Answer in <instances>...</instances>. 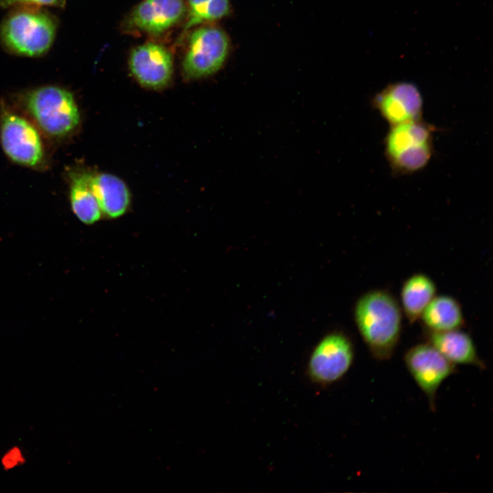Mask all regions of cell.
Instances as JSON below:
<instances>
[{
	"label": "cell",
	"instance_id": "52a82bcc",
	"mask_svg": "<svg viewBox=\"0 0 493 493\" xmlns=\"http://www.w3.org/2000/svg\"><path fill=\"white\" fill-rule=\"evenodd\" d=\"M354 357V346L351 339L342 332L330 333L314 349L308 362V375L318 383H335L351 369Z\"/></svg>",
	"mask_w": 493,
	"mask_h": 493
},
{
	"label": "cell",
	"instance_id": "2e32d148",
	"mask_svg": "<svg viewBox=\"0 0 493 493\" xmlns=\"http://www.w3.org/2000/svg\"><path fill=\"white\" fill-rule=\"evenodd\" d=\"M90 173L81 172L71 175L70 201L71 209L77 219L85 225L98 222L103 214L93 193Z\"/></svg>",
	"mask_w": 493,
	"mask_h": 493
},
{
	"label": "cell",
	"instance_id": "277c9868",
	"mask_svg": "<svg viewBox=\"0 0 493 493\" xmlns=\"http://www.w3.org/2000/svg\"><path fill=\"white\" fill-rule=\"evenodd\" d=\"M28 112L47 134L62 137L79 125L80 114L72 93L54 85L40 86L27 91L23 97Z\"/></svg>",
	"mask_w": 493,
	"mask_h": 493
},
{
	"label": "cell",
	"instance_id": "9a60e30c",
	"mask_svg": "<svg viewBox=\"0 0 493 493\" xmlns=\"http://www.w3.org/2000/svg\"><path fill=\"white\" fill-rule=\"evenodd\" d=\"M436 291L434 281L424 273H415L404 281L400 293L401 309L410 323L420 319Z\"/></svg>",
	"mask_w": 493,
	"mask_h": 493
},
{
	"label": "cell",
	"instance_id": "5b68a950",
	"mask_svg": "<svg viewBox=\"0 0 493 493\" xmlns=\"http://www.w3.org/2000/svg\"><path fill=\"white\" fill-rule=\"evenodd\" d=\"M229 42L223 30L204 27L191 34L182 69L188 79H199L217 72L227 57Z\"/></svg>",
	"mask_w": 493,
	"mask_h": 493
},
{
	"label": "cell",
	"instance_id": "5bb4252c",
	"mask_svg": "<svg viewBox=\"0 0 493 493\" xmlns=\"http://www.w3.org/2000/svg\"><path fill=\"white\" fill-rule=\"evenodd\" d=\"M420 319L427 331L459 329L465 320L459 302L449 295L435 296L424 309Z\"/></svg>",
	"mask_w": 493,
	"mask_h": 493
},
{
	"label": "cell",
	"instance_id": "ba28073f",
	"mask_svg": "<svg viewBox=\"0 0 493 493\" xmlns=\"http://www.w3.org/2000/svg\"><path fill=\"white\" fill-rule=\"evenodd\" d=\"M1 142L5 153L17 164L32 167L43 160L42 143L36 129L14 113L4 112L1 116Z\"/></svg>",
	"mask_w": 493,
	"mask_h": 493
},
{
	"label": "cell",
	"instance_id": "3957f363",
	"mask_svg": "<svg viewBox=\"0 0 493 493\" xmlns=\"http://www.w3.org/2000/svg\"><path fill=\"white\" fill-rule=\"evenodd\" d=\"M435 127L422 119L390 126L384 138V154L394 175L423 169L433 153Z\"/></svg>",
	"mask_w": 493,
	"mask_h": 493
},
{
	"label": "cell",
	"instance_id": "e0dca14e",
	"mask_svg": "<svg viewBox=\"0 0 493 493\" xmlns=\"http://www.w3.org/2000/svg\"><path fill=\"white\" fill-rule=\"evenodd\" d=\"M188 3L184 31L203 22L220 19L230 12L229 0H188Z\"/></svg>",
	"mask_w": 493,
	"mask_h": 493
},
{
	"label": "cell",
	"instance_id": "4fadbf2b",
	"mask_svg": "<svg viewBox=\"0 0 493 493\" xmlns=\"http://www.w3.org/2000/svg\"><path fill=\"white\" fill-rule=\"evenodd\" d=\"M90 184L103 215L115 219L127 212L131 196L121 179L110 173H92Z\"/></svg>",
	"mask_w": 493,
	"mask_h": 493
},
{
	"label": "cell",
	"instance_id": "8fae6325",
	"mask_svg": "<svg viewBox=\"0 0 493 493\" xmlns=\"http://www.w3.org/2000/svg\"><path fill=\"white\" fill-rule=\"evenodd\" d=\"M183 0H143L127 19L130 28L160 34L177 23L184 16Z\"/></svg>",
	"mask_w": 493,
	"mask_h": 493
},
{
	"label": "cell",
	"instance_id": "9c48e42d",
	"mask_svg": "<svg viewBox=\"0 0 493 493\" xmlns=\"http://www.w3.org/2000/svg\"><path fill=\"white\" fill-rule=\"evenodd\" d=\"M371 104L390 126L422 119L421 93L409 82L388 84L372 97Z\"/></svg>",
	"mask_w": 493,
	"mask_h": 493
},
{
	"label": "cell",
	"instance_id": "ac0fdd59",
	"mask_svg": "<svg viewBox=\"0 0 493 493\" xmlns=\"http://www.w3.org/2000/svg\"><path fill=\"white\" fill-rule=\"evenodd\" d=\"M25 461L23 450L14 446L5 451L1 457L0 463L3 470L8 471L23 465Z\"/></svg>",
	"mask_w": 493,
	"mask_h": 493
},
{
	"label": "cell",
	"instance_id": "6da1fadb",
	"mask_svg": "<svg viewBox=\"0 0 493 493\" xmlns=\"http://www.w3.org/2000/svg\"><path fill=\"white\" fill-rule=\"evenodd\" d=\"M357 330L373 358L390 359L400 340L402 309L388 290H372L363 294L354 307Z\"/></svg>",
	"mask_w": 493,
	"mask_h": 493
},
{
	"label": "cell",
	"instance_id": "7c38bea8",
	"mask_svg": "<svg viewBox=\"0 0 493 493\" xmlns=\"http://www.w3.org/2000/svg\"><path fill=\"white\" fill-rule=\"evenodd\" d=\"M425 338L426 342L455 365L472 366L480 370L486 368L485 362L478 354L473 339L461 329L445 331L426 330Z\"/></svg>",
	"mask_w": 493,
	"mask_h": 493
},
{
	"label": "cell",
	"instance_id": "30bf717a",
	"mask_svg": "<svg viewBox=\"0 0 493 493\" xmlns=\"http://www.w3.org/2000/svg\"><path fill=\"white\" fill-rule=\"evenodd\" d=\"M129 66L138 82L151 89L166 86L173 72L171 53L162 45L153 42L135 48L130 54Z\"/></svg>",
	"mask_w": 493,
	"mask_h": 493
},
{
	"label": "cell",
	"instance_id": "d6986e66",
	"mask_svg": "<svg viewBox=\"0 0 493 493\" xmlns=\"http://www.w3.org/2000/svg\"><path fill=\"white\" fill-rule=\"evenodd\" d=\"M66 0H0V7L10 9L21 5H33L38 7L63 8Z\"/></svg>",
	"mask_w": 493,
	"mask_h": 493
},
{
	"label": "cell",
	"instance_id": "7a4b0ae2",
	"mask_svg": "<svg viewBox=\"0 0 493 493\" xmlns=\"http://www.w3.org/2000/svg\"><path fill=\"white\" fill-rule=\"evenodd\" d=\"M58 20L42 7L10 8L0 24V43L16 56L38 58L47 54L55 41Z\"/></svg>",
	"mask_w": 493,
	"mask_h": 493
},
{
	"label": "cell",
	"instance_id": "8992f818",
	"mask_svg": "<svg viewBox=\"0 0 493 493\" xmlns=\"http://www.w3.org/2000/svg\"><path fill=\"white\" fill-rule=\"evenodd\" d=\"M404 362L429 408L435 412L437 392L443 382L457 372L456 365L427 342L410 347L404 355Z\"/></svg>",
	"mask_w": 493,
	"mask_h": 493
}]
</instances>
